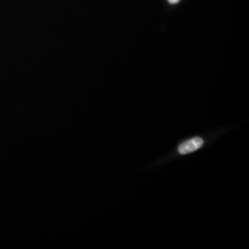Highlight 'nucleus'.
I'll return each mask as SVG.
<instances>
[{"label": "nucleus", "mask_w": 249, "mask_h": 249, "mask_svg": "<svg viewBox=\"0 0 249 249\" xmlns=\"http://www.w3.org/2000/svg\"><path fill=\"white\" fill-rule=\"evenodd\" d=\"M170 4H178L180 0H168Z\"/></svg>", "instance_id": "f03ea898"}, {"label": "nucleus", "mask_w": 249, "mask_h": 249, "mask_svg": "<svg viewBox=\"0 0 249 249\" xmlns=\"http://www.w3.org/2000/svg\"><path fill=\"white\" fill-rule=\"evenodd\" d=\"M203 140L201 138H193L187 142L182 143L181 145H179L178 147V152L180 154H187L190 152L196 151L198 149H200L203 146Z\"/></svg>", "instance_id": "f257e3e1"}]
</instances>
